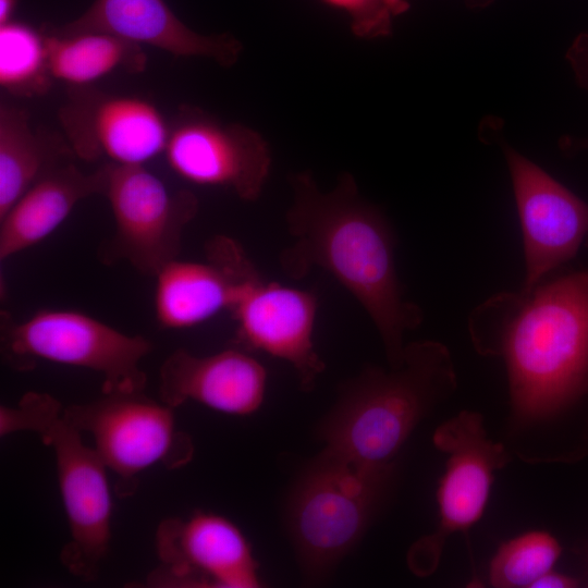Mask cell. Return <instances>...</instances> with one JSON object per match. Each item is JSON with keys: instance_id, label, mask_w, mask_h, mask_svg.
I'll return each instance as SVG.
<instances>
[{"instance_id": "22", "label": "cell", "mask_w": 588, "mask_h": 588, "mask_svg": "<svg viewBox=\"0 0 588 588\" xmlns=\"http://www.w3.org/2000/svg\"><path fill=\"white\" fill-rule=\"evenodd\" d=\"M561 546L549 532L532 530L500 546L489 567V583L495 588H531L553 568Z\"/></svg>"}, {"instance_id": "10", "label": "cell", "mask_w": 588, "mask_h": 588, "mask_svg": "<svg viewBox=\"0 0 588 588\" xmlns=\"http://www.w3.org/2000/svg\"><path fill=\"white\" fill-rule=\"evenodd\" d=\"M432 440L446 455V463L437 491L438 525L433 532L416 540L406 556L408 568L419 577L436 572L453 534L466 532L481 518L494 473L513 458L503 442L489 438L477 412H460L436 429Z\"/></svg>"}, {"instance_id": "9", "label": "cell", "mask_w": 588, "mask_h": 588, "mask_svg": "<svg viewBox=\"0 0 588 588\" xmlns=\"http://www.w3.org/2000/svg\"><path fill=\"white\" fill-rule=\"evenodd\" d=\"M102 196L114 219L112 236L99 248V260L112 266L127 262L148 277L176 259L186 226L199 203L188 189H171L145 166L106 162Z\"/></svg>"}, {"instance_id": "16", "label": "cell", "mask_w": 588, "mask_h": 588, "mask_svg": "<svg viewBox=\"0 0 588 588\" xmlns=\"http://www.w3.org/2000/svg\"><path fill=\"white\" fill-rule=\"evenodd\" d=\"M266 387L265 367L240 348L206 356L177 348L159 369L160 401L173 408L193 401L213 411L245 416L261 406Z\"/></svg>"}, {"instance_id": "18", "label": "cell", "mask_w": 588, "mask_h": 588, "mask_svg": "<svg viewBox=\"0 0 588 588\" xmlns=\"http://www.w3.org/2000/svg\"><path fill=\"white\" fill-rule=\"evenodd\" d=\"M155 279V315L162 328H192L230 308L232 281L211 260L197 262L176 258Z\"/></svg>"}, {"instance_id": "8", "label": "cell", "mask_w": 588, "mask_h": 588, "mask_svg": "<svg viewBox=\"0 0 588 588\" xmlns=\"http://www.w3.org/2000/svg\"><path fill=\"white\" fill-rule=\"evenodd\" d=\"M173 407L147 396L144 391L102 392L98 399L63 408L64 419L89 433L97 454L115 477L114 491L131 497L138 476L161 464L175 469L194 455L191 437L177 429Z\"/></svg>"}, {"instance_id": "17", "label": "cell", "mask_w": 588, "mask_h": 588, "mask_svg": "<svg viewBox=\"0 0 588 588\" xmlns=\"http://www.w3.org/2000/svg\"><path fill=\"white\" fill-rule=\"evenodd\" d=\"M106 179L105 163L86 173L71 161L42 175L0 219V260L40 243L83 199L102 196Z\"/></svg>"}, {"instance_id": "1", "label": "cell", "mask_w": 588, "mask_h": 588, "mask_svg": "<svg viewBox=\"0 0 588 588\" xmlns=\"http://www.w3.org/2000/svg\"><path fill=\"white\" fill-rule=\"evenodd\" d=\"M468 331L480 355L505 365L503 443L523 462L546 463L551 429L588 391V271L498 293L471 311Z\"/></svg>"}, {"instance_id": "14", "label": "cell", "mask_w": 588, "mask_h": 588, "mask_svg": "<svg viewBox=\"0 0 588 588\" xmlns=\"http://www.w3.org/2000/svg\"><path fill=\"white\" fill-rule=\"evenodd\" d=\"M519 218L528 291L577 253L588 236V204L539 166L504 148Z\"/></svg>"}, {"instance_id": "23", "label": "cell", "mask_w": 588, "mask_h": 588, "mask_svg": "<svg viewBox=\"0 0 588 588\" xmlns=\"http://www.w3.org/2000/svg\"><path fill=\"white\" fill-rule=\"evenodd\" d=\"M345 13L350 28L360 39L389 36L393 21L409 8L407 0H319Z\"/></svg>"}, {"instance_id": "21", "label": "cell", "mask_w": 588, "mask_h": 588, "mask_svg": "<svg viewBox=\"0 0 588 588\" xmlns=\"http://www.w3.org/2000/svg\"><path fill=\"white\" fill-rule=\"evenodd\" d=\"M53 81L46 34L15 21L0 25V86L20 97L47 93Z\"/></svg>"}, {"instance_id": "15", "label": "cell", "mask_w": 588, "mask_h": 588, "mask_svg": "<svg viewBox=\"0 0 588 588\" xmlns=\"http://www.w3.org/2000/svg\"><path fill=\"white\" fill-rule=\"evenodd\" d=\"M56 35L106 33L182 58H203L230 68L243 50L229 33L204 35L185 25L164 0H95Z\"/></svg>"}, {"instance_id": "20", "label": "cell", "mask_w": 588, "mask_h": 588, "mask_svg": "<svg viewBox=\"0 0 588 588\" xmlns=\"http://www.w3.org/2000/svg\"><path fill=\"white\" fill-rule=\"evenodd\" d=\"M48 65L53 79L70 87L91 86L112 73L144 72L143 46L106 33L46 34Z\"/></svg>"}, {"instance_id": "24", "label": "cell", "mask_w": 588, "mask_h": 588, "mask_svg": "<svg viewBox=\"0 0 588 588\" xmlns=\"http://www.w3.org/2000/svg\"><path fill=\"white\" fill-rule=\"evenodd\" d=\"M567 59L575 72L577 82L588 89V35L576 38L567 52Z\"/></svg>"}, {"instance_id": "26", "label": "cell", "mask_w": 588, "mask_h": 588, "mask_svg": "<svg viewBox=\"0 0 588 588\" xmlns=\"http://www.w3.org/2000/svg\"><path fill=\"white\" fill-rule=\"evenodd\" d=\"M17 0H0V25H3L11 20L15 10Z\"/></svg>"}, {"instance_id": "12", "label": "cell", "mask_w": 588, "mask_h": 588, "mask_svg": "<svg viewBox=\"0 0 588 588\" xmlns=\"http://www.w3.org/2000/svg\"><path fill=\"white\" fill-rule=\"evenodd\" d=\"M163 154L186 182L225 188L245 201L259 198L271 169L269 145L256 130L192 107L181 108L170 124Z\"/></svg>"}, {"instance_id": "19", "label": "cell", "mask_w": 588, "mask_h": 588, "mask_svg": "<svg viewBox=\"0 0 588 588\" xmlns=\"http://www.w3.org/2000/svg\"><path fill=\"white\" fill-rule=\"evenodd\" d=\"M71 149L45 137L26 109L0 105V219L42 175L64 163ZM73 155V154H72Z\"/></svg>"}, {"instance_id": "4", "label": "cell", "mask_w": 588, "mask_h": 588, "mask_svg": "<svg viewBox=\"0 0 588 588\" xmlns=\"http://www.w3.org/2000/svg\"><path fill=\"white\" fill-rule=\"evenodd\" d=\"M397 462L362 466L321 450L289 490L284 520L308 584L324 583L359 543L396 482Z\"/></svg>"}, {"instance_id": "28", "label": "cell", "mask_w": 588, "mask_h": 588, "mask_svg": "<svg viewBox=\"0 0 588 588\" xmlns=\"http://www.w3.org/2000/svg\"><path fill=\"white\" fill-rule=\"evenodd\" d=\"M585 146L588 147V143H586Z\"/></svg>"}, {"instance_id": "2", "label": "cell", "mask_w": 588, "mask_h": 588, "mask_svg": "<svg viewBox=\"0 0 588 588\" xmlns=\"http://www.w3.org/2000/svg\"><path fill=\"white\" fill-rule=\"evenodd\" d=\"M289 182L292 203L285 223L293 243L280 255L282 270L293 279L306 277L316 267L331 274L371 319L388 365H400L404 334L421 324L424 314L404 298L389 221L362 197L350 173H342L328 192L319 188L308 171L292 174Z\"/></svg>"}, {"instance_id": "25", "label": "cell", "mask_w": 588, "mask_h": 588, "mask_svg": "<svg viewBox=\"0 0 588 588\" xmlns=\"http://www.w3.org/2000/svg\"><path fill=\"white\" fill-rule=\"evenodd\" d=\"M577 586L578 581L575 578L551 569L542 575L531 588H573Z\"/></svg>"}, {"instance_id": "13", "label": "cell", "mask_w": 588, "mask_h": 588, "mask_svg": "<svg viewBox=\"0 0 588 588\" xmlns=\"http://www.w3.org/2000/svg\"><path fill=\"white\" fill-rule=\"evenodd\" d=\"M58 120L74 156L84 161L107 158L121 166H145L163 154L170 132L151 101L91 86L70 87Z\"/></svg>"}, {"instance_id": "7", "label": "cell", "mask_w": 588, "mask_h": 588, "mask_svg": "<svg viewBox=\"0 0 588 588\" xmlns=\"http://www.w3.org/2000/svg\"><path fill=\"white\" fill-rule=\"evenodd\" d=\"M0 331L2 356L14 369L30 370L47 360L101 375L102 392L145 390L140 362L152 350L145 336L64 309H41L21 322L2 311Z\"/></svg>"}, {"instance_id": "5", "label": "cell", "mask_w": 588, "mask_h": 588, "mask_svg": "<svg viewBox=\"0 0 588 588\" xmlns=\"http://www.w3.org/2000/svg\"><path fill=\"white\" fill-rule=\"evenodd\" d=\"M61 403L44 392L25 393L16 406L0 407V434L29 430L52 448L70 539L63 567L89 583L97 579L111 541L112 498L108 468L82 432L63 417Z\"/></svg>"}, {"instance_id": "27", "label": "cell", "mask_w": 588, "mask_h": 588, "mask_svg": "<svg viewBox=\"0 0 588 588\" xmlns=\"http://www.w3.org/2000/svg\"><path fill=\"white\" fill-rule=\"evenodd\" d=\"M492 0H468L469 4L476 5V7H482L490 3Z\"/></svg>"}, {"instance_id": "6", "label": "cell", "mask_w": 588, "mask_h": 588, "mask_svg": "<svg viewBox=\"0 0 588 588\" xmlns=\"http://www.w3.org/2000/svg\"><path fill=\"white\" fill-rule=\"evenodd\" d=\"M207 259L232 281L229 311L236 322L235 343L286 362L304 392L314 390L326 365L314 344L317 297L313 292L264 278L235 240L216 235L206 243Z\"/></svg>"}, {"instance_id": "11", "label": "cell", "mask_w": 588, "mask_h": 588, "mask_svg": "<svg viewBox=\"0 0 588 588\" xmlns=\"http://www.w3.org/2000/svg\"><path fill=\"white\" fill-rule=\"evenodd\" d=\"M159 565L147 576L149 587L256 588L259 566L243 531L226 517L195 511L168 517L155 534Z\"/></svg>"}, {"instance_id": "3", "label": "cell", "mask_w": 588, "mask_h": 588, "mask_svg": "<svg viewBox=\"0 0 588 588\" xmlns=\"http://www.w3.org/2000/svg\"><path fill=\"white\" fill-rule=\"evenodd\" d=\"M450 351L432 340L405 345L388 369L370 365L339 388L317 427L327 451L362 466L396 463L415 428L456 390Z\"/></svg>"}]
</instances>
